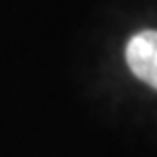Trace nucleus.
Masks as SVG:
<instances>
[{"label": "nucleus", "mask_w": 157, "mask_h": 157, "mask_svg": "<svg viewBox=\"0 0 157 157\" xmlns=\"http://www.w3.org/2000/svg\"><path fill=\"white\" fill-rule=\"evenodd\" d=\"M124 55L135 76L157 90V31H141L133 35Z\"/></svg>", "instance_id": "nucleus-1"}]
</instances>
